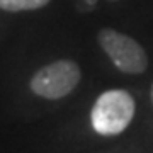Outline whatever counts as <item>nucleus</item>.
I'll list each match as a JSON object with an SVG mask.
<instances>
[{"mask_svg": "<svg viewBox=\"0 0 153 153\" xmlns=\"http://www.w3.org/2000/svg\"><path fill=\"white\" fill-rule=\"evenodd\" d=\"M97 5V0H78L76 2V9L80 12H90L95 9Z\"/></svg>", "mask_w": 153, "mask_h": 153, "instance_id": "nucleus-5", "label": "nucleus"}, {"mask_svg": "<svg viewBox=\"0 0 153 153\" xmlns=\"http://www.w3.org/2000/svg\"><path fill=\"white\" fill-rule=\"evenodd\" d=\"M51 0H0V9L7 12H22L36 10L48 5Z\"/></svg>", "mask_w": 153, "mask_h": 153, "instance_id": "nucleus-4", "label": "nucleus"}, {"mask_svg": "<svg viewBox=\"0 0 153 153\" xmlns=\"http://www.w3.org/2000/svg\"><path fill=\"white\" fill-rule=\"evenodd\" d=\"M152 102H153V87H152Z\"/></svg>", "mask_w": 153, "mask_h": 153, "instance_id": "nucleus-6", "label": "nucleus"}, {"mask_svg": "<svg viewBox=\"0 0 153 153\" xmlns=\"http://www.w3.org/2000/svg\"><path fill=\"white\" fill-rule=\"evenodd\" d=\"M111 2H116V0H111Z\"/></svg>", "mask_w": 153, "mask_h": 153, "instance_id": "nucleus-7", "label": "nucleus"}, {"mask_svg": "<svg viewBox=\"0 0 153 153\" xmlns=\"http://www.w3.org/2000/svg\"><path fill=\"white\" fill-rule=\"evenodd\" d=\"M80 66L75 61L58 60L39 68L31 78V90L44 99H61L68 95L80 82Z\"/></svg>", "mask_w": 153, "mask_h": 153, "instance_id": "nucleus-2", "label": "nucleus"}, {"mask_svg": "<svg viewBox=\"0 0 153 153\" xmlns=\"http://www.w3.org/2000/svg\"><path fill=\"white\" fill-rule=\"evenodd\" d=\"M97 41L117 70L131 75H138L146 70V53L133 38L117 33L114 29L104 27L100 29Z\"/></svg>", "mask_w": 153, "mask_h": 153, "instance_id": "nucleus-3", "label": "nucleus"}, {"mask_svg": "<svg viewBox=\"0 0 153 153\" xmlns=\"http://www.w3.org/2000/svg\"><path fill=\"white\" fill-rule=\"evenodd\" d=\"M134 99L126 90H107L95 100L90 121L99 134L116 136L129 126L134 117Z\"/></svg>", "mask_w": 153, "mask_h": 153, "instance_id": "nucleus-1", "label": "nucleus"}]
</instances>
